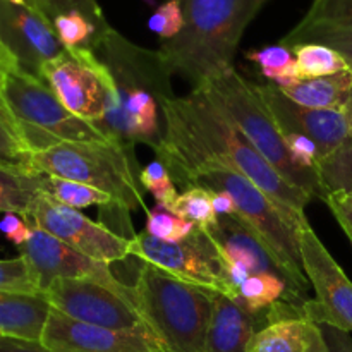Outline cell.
Instances as JSON below:
<instances>
[{
    "instance_id": "1",
    "label": "cell",
    "mask_w": 352,
    "mask_h": 352,
    "mask_svg": "<svg viewBox=\"0 0 352 352\" xmlns=\"http://www.w3.org/2000/svg\"><path fill=\"white\" fill-rule=\"evenodd\" d=\"M164 136L155 148L157 158L175 175L201 165L229 168L250 179L275 203L289 226L298 232L306 220L311 196L292 188L265 160L246 136L230 124L199 89L188 96H174L162 107Z\"/></svg>"
},
{
    "instance_id": "2",
    "label": "cell",
    "mask_w": 352,
    "mask_h": 352,
    "mask_svg": "<svg viewBox=\"0 0 352 352\" xmlns=\"http://www.w3.org/2000/svg\"><path fill=\"white\" fill-rule=\"evenodd\" d=\"M93 52L109 67L117 89L116 109L95 126L138 165L134 146L148 144L155 150L164 136L158 110L175 96L170 86L174 74L160 50L140 47L113 28Z\"/></svg>"
},
{
    "instance_id": "3",
    "label": "cell",
    "mask_w": 352,
    "mask_h": 352,
    "mask_svg": "<svg viewBox=\"0 0 352 352\" xmlns=\"http://www.w3.org/2000/svg\"><path fill=\"white\" fill-rule=\"evenodd\" d=\"M268 0H179L184 28L164 41L162 57L172 74L196 86L232 69L239 41Z\"/></svg>"
},
{
    "instance_id": "4",
    "label": "cell",
    "mask_w": 352,
    "mask_h": 352,
    "mask_svg": "<svg viewBox=\"0 0 352 352\" xmlns=\"http://www.w3.org/2000/svg\"><path fill=\"white\" fill-rule=\"evenodd\" d=\"M133 302L164 352H205L213 291L143 263L131 287Z\"/></svg>"
},
{
    "instance_id": "5",
    "label": "cell",
    "mask_w": 352,
    "mask_h": 352,
    "mask_svg": "<svg viewBox=\"0 0 352 352\" xmlns=\"http://www.w3.org/2000/svg\"><path fill=\"white\" fill-rule=\"evenodd\" d=\"M170 177L184 189L203 188L210 192L229 195L236 205V215L263 241L278 267L289 277L296 305H305L308 301V277L302 270L298 234L263 191L244 175L217 165H201Z\"/></svg>"
},
{
    "instance_id": "6",
    "label": "cell",
    "mask_w": 352,
    "mask_h": 352,
    "mask_svg": "<svg viewBox=\"0 0 352 352\" xmlns=\"http://www.w3.org/2000/svg\"><path fill=\"white\" fill-rule=\"evenodd\" d=\"M196 89L250 140L285 182L311 198H325L318 170L305 168L292 160L285 148L284 134L258 95L256 86L232 67L196 86Z\"/></svg>"
},
{
    "instance_id": "7",
    "label": "cell",
    "mask_w": 352,
    "mask_h": 352,
    "mask_svg": "<svg viewBox=\"0 0 352 352\" xmlns=\"http://www.w3.org/2000/svg\"><path fill=\"white\" fill-rule=\"evenodd\" d=\"M30 165L45 175L100 189L129 212H148L138 184V165L112 141H67L33 153Z\"/></svg>"
},
{
    "instance_id": "8",
    "label": "cell",
    "mask_w": 352,
    "mask_h": 352,
    "mask_svg": "<svg viewBox=\"0 0 352 352\" xmlns=\"http://www.w3.org/2000/svg\"><path fill=\"white\" fill-rule=\"evenodd\" d=\"M0 95L33 153L67 141H109L95 124L72 116L47 82L17 67L0 82Z\"/></svg>"
},
{
    "instance_id": "9",
    "label": "cell",
    "mask_w": 352,
    "mask_h": 352,
    "mask_svg": "<svg viewBox=\"0 0 352 352\" xmlns=\"http://www.w3.org/2000/svg\"><path fill=\"white\" fill-rule=\"evenodd\" d=\"M41 76L58 102L79 119L98 124L116 109V82L91 48H64L45 64Z\"/></svg>"
},
{
    "instance_id": "10",
    "label": "cell",
    "mask_w": 352,
    "mask_h": 352,
    "mask_svg": "<svg viewBox=\"0 0 352 352\" xmlns=\"http://www.w3.org/2000/svg\"><path fill=\"white\" fill-rule=\"evenodd\" d=\"M131 256L153 265L179 280L232 298L219 261V248L206 229L195 232L181 243H165L150 234H136L131 239Z\"/></svg>"
},
{
    "instance_id": "11",
    "label": "cell",
    "mask_w": 352,
    "mask_h": 352,
    "mask_svg": "<svg viewBox=\"0 0 352 352\" xmlns=\"http://www.w3.org/2000/svg\"><path fill=\"white\" fill-rule=\"evenodd\" d=\"M296 234L302 270L316 292V299L302 305L306 318L352 333V282L309 223Z\"/></svg>"
},
{
    "instance_id": "12",
    "label": "cell",
    "mask_w": 352,
    "mask_h": 352,
    "mask_svg": "<svg viewBox=\"0 0 352 352\" xmlns=\"http://www.w3.org/2000/svg\"><path fill=\"white\" fill-rule=\"evenodd\" d=\"M0 48L19 71L41 81L45 64L64 52L54 23L31 0H0Z\"/></svg>"
},
{
    "instance_id": "13",
    "label": "cell",
    "mask_w": 352,
    "mask_h": 352,
    "mask_svg": "<svg viewBox=\"0 0 352 352\" xmlns=\"http://www.w3.org/2000/svg\"><path fill=\"white\" fill-rule=\"evenodd\" d=\"M43 296L52 308L76 322L113 330L150 333L134 302L126 301L98 282L55 278L45 289Z\"/></svg>"
},
{
    "instance_id": "14",
    "label": "cell",
    "mask_w": 352,
    "mask_h": 352,
    "mask_svg": "<svg viewBox=\"0 0 352 352\" xmlns=\"http://www.w3.org/2000/svg\"><path fill=\"white\" fill-rule=\"evenodd\" d=\"M28 220L91 260L110 265L131 256V239L45 195L38 199Z\"/></svg>"
},
{
    "instance_id": "15",
    "label": "cell",
    "mask_w": 352,
    "mask_h": 352,
    "mask_svg": "<svg viewBox=\"0 0 352 352\" xmlns=\"http://www.w3.org/2000/svg\"><path fill=\"white\" fill-rule=\"evenodd\" d=\"M19 251L21 256L26 258L33 268L41 294L55 278H79L98 282L122 299L133 302L131 287L113 277L109 265L85 256L40 227L33 226L31 237L19 248Z\"/></svg>"
},
{
    "instance_id": "16",
    "label": "cell",
    "mask_w": 352,
    "mask_h": 352,
    "mask_svg": "<svg viewBox=\"0 0 352 352\" xmlns=\"http://www.w3.org/2000/svg\"><path fill=\"white\" fill-rule=\"evenodd\" d=\"M284 136L301 134L316 143L320 160L339 150L352 138V127L344 110H316L298 105L274 82L254 85Z\"/></svg>"
},
{
    "instance_id": "17",
    "label": "cell",
    "mask_w": 352,
    "mask_h": 352,
    "mask_svg": "<svg viewBox=\"0 0 352 352\" xmlns=\"http://www.w3.org/2000/svg\"><path fill=\"white\" fill-rule=\"evenodd\" d=\"M40 342L55 352H164L150 333L88 325L54 308Z\"/></svg>"
},
{
    "instance_id": "18",
    "label": "cell",
    "mask_w": 352,
    "mask_h": 352,
    "mask_svg": "<svg viewBox=\"0 0 352 352\" xmlns=\"http://www.w3.org/2000/svg\"><path fill=\"white\" fill-rule=\"evenodd\" d=\"M280 43L289 48L325 45L342 55L352 72V0H313L305 17Z\"/></svg>"
},
{
    "instance_id": "19",
    "label": "cell",
    "mask_w": 352,
    "mask_h": 352,
    "mask_svg": "<svg viewBox=\"0 0 352 352\" xmlns=\"http://www.w3.org/2000/svg\"><path fill=\"white\" fill-rule=\"evenodd\" d=\"M265 327L267 309L251 313L227 296L213 292L205 352H248L253 337Z\"/></svg>"
},
{
    "instance_id": "20",
    "label": "cell",
    "mask_w": 352,
    "mask_h": 352,
    "mask_svg": "<svg viewBox=\"0 0 352 352\" xmlns=\"http://www.w3.org/2000/svg\"><path fill=\"white\" fill-rule=\"evenodd\" d=\"M206 230L226 250V253L234 261L246 267L251 275L272 274L280 277L287 284L289 289L287 299H284V301L296 302L294 298H292L291 282H289L285 272L278 267V263L272 256V253L265 246L263 241L251 230V227L243 219H239L237 215L219 217L215 226Z\"/></svg>"
},
{
    "instance_id": "21",
    "label": "cell",
    "mask_w": 352,
    "mask_h": 352,
    "mask_svg": "<svg viewBox=\"0 0 352 352\" xmlns=\"http://www.w3.org/2000/svg\"><path fill=\"white\" fill-rule=\"evenodd\" d=\"M248 352H329V344L322 325L308 318H294L261 329Z\"/></svg>"
},
{
    "instance_id": "22",
    "label": "cell",
    "mask_w": 352,
    "mask_h": 352,
    "mask_svg": "<svg viewBox=\"0 0 352 352\" xmlns=\"http://www.w3.org/2000/svg\"><path fill=\"white\" fill-rule=\"evenodd\" d=\"M50 309L43 294L0 291V336L41 340Z\"/></svg>"
},
{
    "instance_id": "23",
    "label": "cell",
    "mask_w": 352,
    "mask_h": 352,
    "mask_svg": "<svg viewBox=\"0 0 352 352\" xmlns=\"http://www.w3.org/2000/svg\"><path fill=\"white\" fill-rule=\"evenodd\" d=\"M280 89L287 98L306 109L344 110L352 98V72L344 71L327 78L301 79Z\"/></svg>"
},
{
    "instance_id": "24",
    "label": "cell",
    "mask_w": 352,
    "mask_h": 352,
    "mask_svg": "<svg viewBox=\"0 0 352 352\" xmlns=\"http://www.w3.org/2000/svg\"><path fill=\"white\" fill-rule=\"evenodd\" d=\"M45 174L33 167L0 165V213H17L30 219L43 196Z\"/></svg>"
},
{
    "instance_id": "25",
    "label": "cell",
    "mask_w": 352,
    "mask_h": 352,
    "mask_svg": "<svg viewBox=\"0 0 352 352\" xmlns=\"http://www.w3.org/2000/svg\"><path fill=\"white\" fill-rule=\"evenodd\" d=\"M43 195L54 199L55 203H60V205L74 210L88 208L93 205L100 206V208L117 205L112 196L100 189L81 184V182L67 181V179L52 177V175H45Z\"/></svg>"
},
{
    "instance_id": "26",
    "label": "cell",
    "mask_w": 352,
    "mask_h": 352,
    "mask_svg": "<svg viewBox=\"0 0 352 352\" xmlns=\"http://www.w3.org/2000/svg\"><path fill=\"white\" fill-rule=\"evenodd\" d=\"M296 58L299 81L301 79L327 78V76L339 74V72L351 71L347 62L340 54L325 45L305 43L291 48Z\"/></svg>"
},
{
    "instance_id": "27",
    "label": "cell",
    "mask_w": 352,
    "mask_h": 352,
    "mask_svg": "<svg viewBox=\"0 0 352 352\" xmlns=\"http://www.w3.org/2000/svg\"><path fill=\"white\" fill-rule=\"evenodd\" d=\"M246 57L260 65L263 78L270 79L278 88H285L299 81L294 54L285 45L278 43L260 50H250Z\"/></svg>"
},
{
    "instance_id": "28",
    "label": "cell",
    "mask_w": 352,
    "mask_h": 352,
    "mask_svg": "<svg viewBox=\"0 0 352 352\" xmlns=\"http://www.w3.org/2000/svg\"><path fill=\"white\" fill-rule=\"evenodd\" d=\"M287 284L280 277L272 274L251 275L241 287V306L251 313H260L277 302L278 299H287Z\"/></svg>"
},
{
    "instance_id": "29",
    "label": "cell",
    "mask_w": 352,
    "mask_h": 352,
    "mask_svg": "<svg viewBox=\"0 0 352 352\" xmlns=\"http://www.w3.org/2000/svg\"><path fill=\"white\" fill-rule=\"evenodd\" d=\"M31 157L33 151L24 141L12 112L0 95V165L31 167Z\"/></svg>"
},
{
    "instance_id": "30",
    "label": "cell",
    "mask_w": 352,
    "mask_h": 352,
    "mask_svg": "<svg viewBox=\"0 0 352 352\" xmlns=\"http://www.w3.org/2000/svg\"><path fill=\"white\" fill-rule=\"evenodd\" d=\"M316 170L325 196L336 191L352 192V138L339 150L320 160Z\"/></svg>"
},
{
    "instance_id": "31",
    "label": "cell",
    "mask_w": 352,
    "mask_h": 352,
    "mask_svg": "<svg viewBox=\"0 0 352 352\" xmlns=\"http://www.w3.org/2000/svg\"><path fill=\"white\" fill-rule=\"evenodd\" d=\"M54 28L64 48H91L95 50L96 45L105 36L81 12H67L55 17Z\"/></svg>"
},
{
    "instance_id": "32",
    "label": "cell",
    "mask_w": 352,
    "mask_h": 352,
    "mask_svg": "<svg viewBox=\"0 0 352 352\" xmlns=\"http://www.w3.org/2000/svg\"><path fill=\"white\" fill-rule=\"evenodd\" d=\"M168 212L189 220L199 229H210L219 220L212 205V192L203 188L184 189L181 195H177Z\"/></svg>"
},
{
    "instance_id": "33",
    "label": "cell",
    "mask_w": 352,
    "mask_h": 352,
    "mask_svg": "<svg viewBox=\"0 0 352 352\" xmlns=\"http://www.w3.org/2000/svg\"><path fill=\"white\" fill-rule=\"evenodd\" d=\"M196 226L189 220L174 215L164 206L157 205L146 212V230L144 232L165 243H181L195 232Z\"/></svg>"
},
{
    "instance_id": "34",
    "label": "cell",
    "mask_w": 352,
    "mask_h": 352,
    "mask_svg": "<svg viewBox=\"0 0 352 352\" xmlns=\"http://www.w3.org/2000/svg\"><path fill=\"white\" fill-rule=\"evenodd\" d=\"M40 7L41 12L54 23L55 17L67 12H81L82 16L88 17L93 24L100 30V33L107 34L110 30V24L107 23L103 10L100 7L98 0H31Z\"/></svg>"
},
{
    "instance_id": "35",
    "label": "cell",
    "mask_w": 352,
    "mask_h": 352,
    "mask_svg": "<svg viewBox=\"0 0 352 352\" xmlns=\"http://www.w3.org/2000/svg\"><path fill=\"white\" fill-rule=\"evenodd\" d=\"M0 291L41 294L33 268L24 256L0 260Z\"/></svg>"
},
{
    "instance_id": "36",
    "label": "cell",
    "mask_w": 352,
    "mask_h": 352,
    "mask_svg": "<svg viewBox=\"0 0 352 352\" xmlns=\"http://www.w3.org/2000/svg\"><path fill=\"white\" fill-rule=\"evenodd\" d=\"M138 179H140L141 186L153 195L157 205L164 206L167 210L170 208L172 203L177 198V188L172 181L167 167L158 158L148 164L144 168H141Z\"/></svg>"
},
{
    "instance_id": "37",
    "label": "cell",
    "mask_w": 352,
    "mask_h": 352,
    "mask_svg": "<svg viewBox=\"0 0 352 352\" xmlns=\"http://www.w3.org/2000/svg\"><path fill=\"white\" fill-rule=\"evenodd\" d=\"M148 28L164 41H170L184 28V14L179 0H167L148 19Z\"/></svg>"
},
{
    "instance_id": "38",
    "label": "cell",
    "mask_w": 352,
    "mask_h": 352,
    "mask_svg": "<svg viewBox=\"0 0 352 352\" xmlns=\"http://www.w3.org/2000/svg\"><path fill=\"white\" fill-rule=\"evenodd\" d=\"M284 141L289 155L296 164L316 170V165L320 162V151L315 141L301 136V134H289V136H284Z\"/></svg>"
},
{
    "instance_id": "39",
    "label": "cell",
    "mask_w": 352,
    "mask_h": 352,
    "mask_svg": "<svg viewBox=\"0 0 352 352\" xmlns=\"http://www.w3.org/2000/svg\"><path fill=\"white\" fill-rule=\"evenodd\" d=\"M323 201L327 203V206L330 208L332 215L336 217L337 223H339L340 229L344 230V234L349 237L352 244V192H329V195L323 198Z\"/></svg>"
},
{
    "instance_id": "40",
    "label": "cell",
    "mask_w": 352,
    "mask_h": 352,
    "mask_svg": "<svg viewBox=\"0 0 352 352\" xmlns=\"http://www.w3.org/2000/svg\"><path fill=\"white\" fill-rule=\"evenodd\" d=\"M0 230L6 236L9 243L14 246L21 248L26 244V241L31 237V230H33V223L28 222L23 215L17 213H6L3 219L0 220Z\"/></svg>"
},
{
    "instance_id": "41",
    "label": "cell",
    "mask_w": 352,
    "mask_h": 352,
    "mask_svg": "<svg viewBox=\"0 0 352 352\" xmlns=\"http://www.w3.org/2000/svg\"><path fill=\"white\" fill-rule=\"evenodd\" d=\"M0 352H55L45 347L40 340H26L0 336Z\"/></svg>"
},
{
    "instance_id": "42",
    "label": "cell",
    "mask_w": 352,
    "mask_h": 352,
    "mask_svg": "<svg viewBox=\"0 0 352 352\" xmlns=\"http://www.w3.org/2000/svg\"><path fill=\"white\" fill-rule=\"evenodd\" d=\"M322 329L325 333L327 344H329V352H352L351 333L333 329V327L322 325Z\"/></svg>"
},
{
    "instance_id": "43",
    "label": "cell",
    "mask_w": 352,
    "mask_h": 352,
    "mask_svg": "<svg viewBox=\"0 0 352 352\" xmlns=\"http://www.w3.org/2000/svg\"><path fill=\"white\" fill-rule=\"evenodd\" d=\"M212 205L217 217L236 215V205H234L232 198L226 192H212Z\"/></svg>"
},
{
    "instance_id": "44",
    "label": "cell",
    "mask_w": 352,
    "mask_h": 352,
    "mask_svg": "<svg viewBox=\"0 0 352 352\" xmlns=\"http://www.w3.org/2000/svg\"><path fill=\"white\" fill-rule=\"evenodd\" d=\"M12 67H16V65L12 64V60H10L9 57L6 55V52L0 48V82L3 81V78H6L7 72L10 71Z\"/></svg>"
},
{
    "instance_id": "45",
    "label": "cell",
    "mask_w": 352,
    "mask_h": 352,
    "mask_svg": "<svg viewBox=\"0 0 352 352\" xmlns=\"http://www.w3.org/2000/svg\"><path fill=\"white\" fill-rule=\"evenodd\" d=\"M344 112H346L347 119H349V124H351V127H352V98H351V102L347 103L346 109H344Z\"/></svg>"
}]
</instances>
